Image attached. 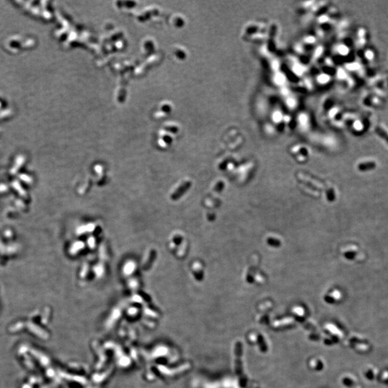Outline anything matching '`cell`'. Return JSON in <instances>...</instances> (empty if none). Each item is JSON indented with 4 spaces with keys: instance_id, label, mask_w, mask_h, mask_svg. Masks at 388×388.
I'll return each instance as SVG.
<instances>
[{
    "instance_id": "1",
    "label": "cell",
    "mask_w": 388,
    "mask_h": 388,
    "mask_svg": "<svg viewBox=\"0 0 388 388\" xmlns=\"http://www.w3.org/2000/svg\"><path fill=\"white\" fill-rule=\"evenodd\" d=\"M375 167H376V164L375 163L368 162L361 163V164L359 165L358 168L360 171H367V170L374 169V168H375Z\"/></svg>"
},
{
    "instance_id": "2",
    "label": "cell",
    "mask_w": 388,
    "mask_h": 388,
    "mask_svg": "<svg viewBox=\"0 0 388 388\" xmlns=\"http://www.w3.org/2000/svg\"><path fill=\"white\" fill-rule=\"evenodd\" d=\"M356 256H357L356 252L348 251L347 252L344 253V257H345L347 260H354V257Z\"/></svg>"
},
{
    "instance_id": "3",
    "label": "cell",
    "mask_w": 388,
    "mask_h": 388,
    "mask_svg": "<svg viewBox=\"0 0 388 388\" xmlns=\"http://www.w3.org/2000/svg\"><path fill=\"white\" fill-rule=\"evenodd\" d=\"M377 132H378V133L379 135L381 136L382 138H384L385 139H386V140H387V142H388V136L385 132L382 131V130L380 128H378V130H377Z\"/></svg>"
},
{
    "instance_id": "4",
    "label": "cell",
    "mask_w": 388,
    "mask_h": 388,
    "mask_svg": "<svg viewBox=\"0 0 388 388\" xmlns=\"http://www.w3.org/2000/svg\"><path fill=\"white\" fill-rule=\"evenodd\" d=\"M367 56H368V58H372L373 57V53L372 52L369 51L367 52Z\"/></svg>"
}]
</instances>
